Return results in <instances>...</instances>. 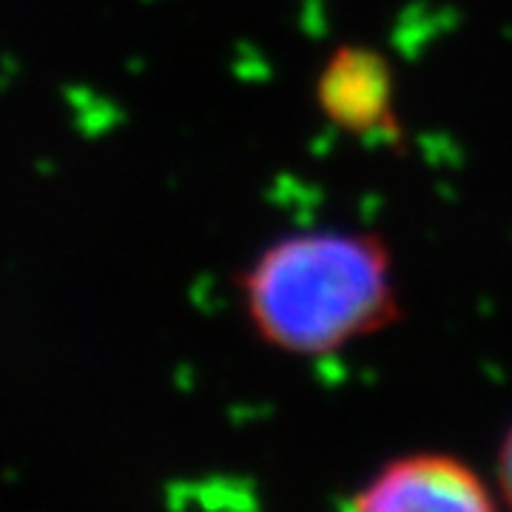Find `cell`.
<instances>
[{"instance_id":"obj_3","label":"cell","mask_w":512,"mask_h":512,"mask_svg":"<svg viewBox=\"0 0 512 512\" xmlns=\"http://www.w3.org/2000/svg\"><path fill=\"white\" fill-rule=\"evenodd\" d=\"M387 69L376 55L342 52L319 80V103L342 126L370 128L387 109Z\"/></svg>"},{"instance_id":"obj_2","label":"cell","mask_w":512,"mask_h":512,"mask_svg":"<svg viewBox=\"0 0 512 512\" xmlns=\"http://www.w3.org/2000/svg\"><path fill=\"white\" fill-rule=\"evenodd\" d=\"M353 510L362 512H490L498 507L493 487L464 458L450 453H407L387 461L356 490Z\"/></svg>"},{"instance_id":"obj_1","label":"cell","mask_w":512,"mask_h":512,"mask_svg":"<svg viewBox=\"0 0 512 512\" xmlns=\"http://www.w3.org/2000/svg\"><path fill=\"white\" fill-rule=\"evenodd\" d=\"M239 293L265 345L308 359L390 328L402 313L390 248L359 231L276 239L245 268Z\"/></svg>"},{"instance_id":"obj_4","label":"cell","mask_w":512,"mask_h":512,"mask_svg":"<svg viewBox=\"0 0 512 512\" xmlns=\"http://www.w3.org/2000/svg\"><path fill=\"white\" fill-rule=\"evenodd\" d=\"M495 478H498V493H501V501L512 507V424L510 430L504 433L501 439V447H498V461H495Z\"/></svg>"}]
</instances>
